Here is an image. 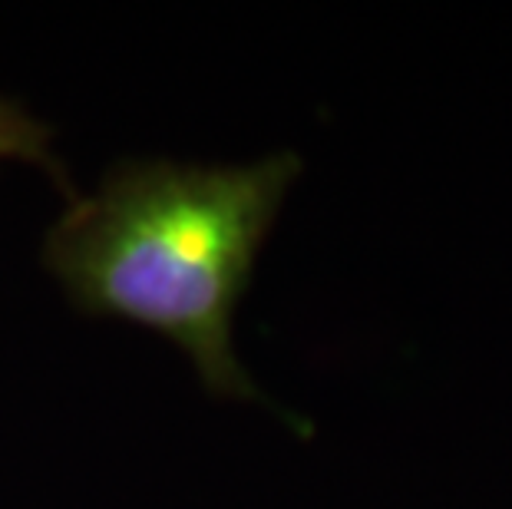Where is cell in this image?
Segmentation results:
<instances>
[{"label": "cell", "instance_id": "cell-1", "mask_svg": "<svg viewBox=\"0 0 512 509\" xmlns=\"http://www.w3.org/2000/svg\"><path fill=\"white\" fill-rule=\"evenodd\" d=\"M298 169L294 153L252 166L123 159L47 232L43 268L76 311L176 341L209 394L268 404L232 351V314Z\"/></svg>", "mask_w": 512, "mask_h": 509}, {"label": "cell", "instance_id": "cell-2", "mask_svg": "<svg viewBox=\"0 0 512 509\" xmlns=\"http://www.w3.org/2000/svg\"><path fill=\"white\" fill-rule=\"evenodd\" d=\"M53 126H47L43 119H37L27 110L24 103L0 96V159H27L37 162L53 176V182L60 186V192L70 202L80 199V192L70 186V176L63 169V162L53 156Z\"/></svg>", "mask_w": 512, "mask_h": 509}]
</instances>
